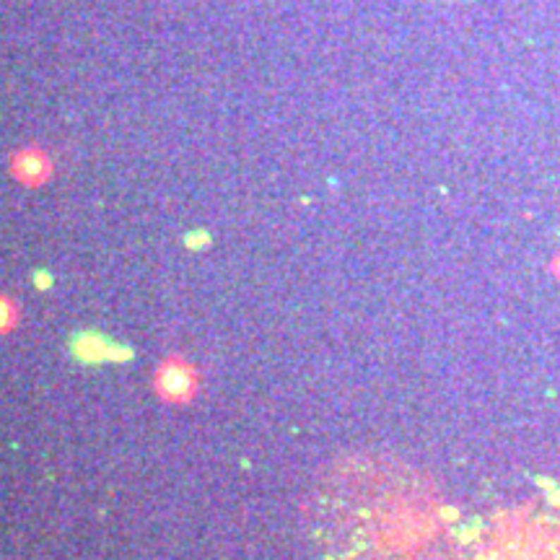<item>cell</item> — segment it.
I'll use <instances>...</instances> for the list:
<instances>
[{
    "label": "cell",
    "mask_w": 560,
    "mask_h": 560,
    "mask_svg": "<svg viewBox=\"0 0 560 560\" xmlns=\"http://www.w3.org/2000/svg\"><path fill=\"white\" fill-rule=\"evenodd\" d=\"M314 527L335 560L360 547L408 558L428 552L441 532V501L425 477L400 462L348 456L332 464L314 493Z\"/></svg>",
    "instance_id": "obj_1"
}]
</instances>
